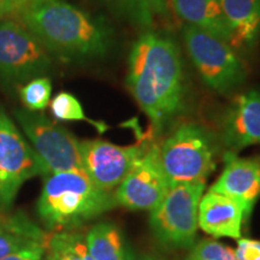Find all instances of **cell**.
<instances>
[{
    "mask_svg": "<svg viewBox=\"0 0 260 260\" xmlns=\"http://www.w3.org/2000/svg\"><path fill=\"white\" fill-rule=\"evenodd\" d=\"M126 87L157 129L184 107L186 83L181 51L172 39L147 31L128 57Z\"/></svg>",
    "mask_w": 260,
    "mask_h": 260,
    "instance_id": "1",
    "label": "cell"
},
{
    "mask_svg": "<svg viewBox=\"0 0 260 260\" xmlns=\"http://www.w3.org/2000/svg\"><path fill=\"white\" fill-rule=\"evenodd\" d=\"M17 15L42 46L59 56L100 57L110 48L109 27L65 0H29Z\"/></svg>",
    "mask_w": 260,
    "mask_h": 260,
    "instance_id": "2",
    "label": "cell"
},
{
    "mask_svg": "<svg viewBox=\"0 0 260 260\" xmlns=\"http://www.w3.org/2000/svg\"><path fill=\"white\" fill-rule=\"evenodd\" d=\"M117 205L115 195L96 187L83 171L46 175L38 214L48 229H67L95 218Z\"/></svg>",
    "mask_w": 260,
    "mask_h": 260,
    "instance_id": "3",
    "label": "cell"
},
{
    "mask_svg": "<svg viewBox=\"0 0 260 260\" xmlns=\"http://www.w3.org/2000/svg\"><path fill=\"white\" fill-rule=\"evenodd\" d=\"M155 148L170 187L206 182L216 169L214 140L209 130L198 123L177 125Z\"/></svg>",
    "mask_w": 260,
    "mask_h": 260,
    "instance_id": "4",
    "label": "cell"
},
{
    "mask_svg": "<svg viewBox=\"0 0 260 260\" xmlns=\"http://www.w3.org/2000/svg\"><path fill=\"white\" fill-rule=\"evenodd\" d=\"M182 34L188 56L207 87L228 94L245 82V64L226 41L190 24L184 25Z\"/></svg>",
    "mask_w": 260,
    "mask_h": 260,
    "instance_id": "5",
    "label": "cell"
},
{
    "mask_svg": "<svg viewBox=\"0 0 260 260\" xmlns=\"http://www.w3.org/2000/svg\"><path fill=\"white\" fill-rule=\"evenodd\" d=\"M206 182L180 183L169 188L160 203L149 211V226L161 245L172 248L194 246L198 210Z\"/></svg>",
    "mask_w": 260,
    "mask_h": 260,
    "instance_id": "6",
    "label": "cell"
},
{
    "mask_svg": "<svg viewBox=\"0 0 260 260\" xmlns=\"http://www.w3.org/2000/svg\"><path fill=\"white\" fill-rule=\"evenodd\" d=\"M15 117L44 162L47 175L60 171H83L80 141L69 130L38 111L17 110Z\"/></svg>",
    "mask_w": 260,
    "mask_h": 260,
    "instance_id": "7",
    "label": "cell"
},
{
    "mask_svg": "<svg viewBox=\"0 0 260 260\" xmlns=\"http://www.w3.org/2000/svg\"><path fill=\"white\" fill-rule=\"evenodd\" d=\"M37 175H47L44 162L0 109V212L12 206L24 182Z\"/></svg>",
    "mask_w": 260,
    "mask_h": 260,
    "instance_id": "8",
    "label": "cell"
},
{
    "mask_svg": "<svg viewBox=\"0 0 260 260\" xmlns=\"http://www.w3.org/2000/svg\"><path fill=\"white\" fill-rule=\"evenodd\" d=\"M51 60L42 46L22 22L0 19V77L25 81L45 73Z\"/></svg>",
    "mask_w": 260,
    "mask_h": 260,
    "instance_id": "9",
    "label": "cell"
},
{
    "mask_svg": "<svg viewBox=\"0 0 260 260\" xmlns=\"http://www.w3.org/2000/svg\"><path fill=\"white\" fill-rule=\"evenodd\" d=\"M170 184L159 162L155 145L146 147L117 187V205L129 210L152 211L168 193Z\"/></svg>",
    "mask_w": 260,
    "mask_h": 260,
    "instance_id": "10",
    "label": "cell"
},
{
    "mask_svg": "<svg viewBox=\"0 0 260 260\" xmlns=\"http://www.w3.org/2000/svg\"><path fill=\"white\" fill-rule=\"evenodd\" d=\"M146 146H118L104 140L80 141L83 172L100 189L110 191L122 183Z\"/></svg>",
    "mask_w": 260,
    "mask_h": 260,
    "instance_id": "11",
    "label": "cell"
},
{
    "mask_svg": "<svg viewBox=\"0 0 260 260\" xmlns=\"http://www.w3.org/2000/svg\"><path fill=\"white\" fill-rule=\"evenodd\" d=\"M225 167L210 191L237 201L248 217L260 197V158H240L236 152L224 155Z\"/></svg>",
    "mask_w": 260,
    "mask_h": 260,
    "instance_id": "12",
    "label": "cell"
},
{
    "mask_svg": "<svg viewBox=\"0 0 260 260\" xmlns=\"http://www.w3.org/2000/svg\"><path fill=\"white\" fill-rule=\"evenodd\" d=\"M222 141L232 152L260 144L259 90H248L234 99L224 117Z\"/></svg>",
    "mask_w": 260,
    "mask_h": 260,
    "instance_id": "13",
    "label": "cell"
},
{
    "mask_svg": "<svg viewBox=\"0 0 260 260\" xmlns=\"http://www.w3.org/2000/svg\"><path fill=\"white\" fill-rule=\"evenodd\" d=\"M245 218L242 206L232 198L210 190L201 197L198 224L211 236L240 239Z\"/></svg>",
    "mask_w": 260,
    "mask_h": 260,
    "instance_id": "14",
    "label": "cell"
},
{
    "mask_svg": "<svg viewBox=\"0 0 260 260\" xmlns=\"http://www.w3.org/2000/svg\"><path fill=\"white\" fill-rule=\"evenodd\" d=\"M235 50H252L260 38V0H218Z\"/></svg>",
    "mask_w": 260,
    "mask_h": 260,
    "instance_id": "15",
    "label": "cell"
},
{
    "mask_svg": "<svg viewBox=\"0 0 260 260\" xmlns=\"http://www.w3.org/2000/svg\"><path fill=\"white\" fill-rule=\"evenodd\" d=\"M172 5L187 24L210 32L229 44L230 32L218 0H172Z\"/></svg>",
    "mask_w": 260,
    "mask_h": 260,
    "instance_id": "16",
    "label": "cell"
},
{
    "mask_svg": "<svg viewBox=\"0 0 260 260\" xmlns=\"http://www.w3.org/2000/svg\"><path fill=\"white\" fill-rule=\"evenodd\" d=\"M46 235L23 216H0V260L32 243H46Z\"/></svg>",
    "mask_w": 260,
    "mask_h": 260,
    "instance_id": "17",
    "label": "cell"
},
{
    "mask_svg": "<svg viewBox=\"0 0 260 260\" xmlns=\"http://www.w3.org/2000/svg\"><path fill=\"white\" fill-rule=\"evenodd\" d=\"M94 260H128V245L115 224L99 223L86 235Z\"/></svg>",
    "mask_w": 260,
    "mask_h": 260,
    "instance_id": "18",
    "label": "cell"
},
{
    "mask_svg": "<svg viewBox=\"0 0 260 260\" xmlns=\"http://www.w3.org/2000/svg\"><path fill=\"white\" fill-rule=\"evenodd\" d=\"M45 254L46 260H94L86 236L73 232H58L48 237Z\"/></svg>",
    "mask_w": 260,
    "mask_h": 260,
    "instance_id": "19",
    "label": "cell"
},
{
    "mask_svg": "<svg viewBox=\"0 0 260 260\" xmlns=\"http://www.w3.org/2000/svg\"><path fill=\"white\" fill-rule=\"evenodd\" d=\"M109 5L124 16L125 19L140 27L148 28L153 23L155 11H160L159 0H105Z\"/></svg>",
    "mask_w": 260,
    "mask_h": 260,
    "instance_id": "20",
    "label": "cell"
},
{
    "mask_svg": "<svg viewBox=\"0 0 260 260\" xmlns=\"http://www.w3.org/2000/svg\"><path fill=\"white\" fill-rule=\"evenodd\" d=\"M52 115L58 121H84L95 126L99 133H104L107 129L105 123L93 121L84 115L82 105L77 98L71 93L60 92L52 99L50 105Z\"/></svg>",
    "mask_w": 260,
    "mask_h": 260,
    "instance_id": "21",
    "label": "cell"
},
{
    "mask_svg": "<svg viewBox=\"0 0 260 260\" xmlns=\"http://www.w3.org/2000/svg\"><path fill=\"white\" fill-rule=\"evenodd\" d=\"M52 83L47 77H37L19 89L21 100L29 111H42L51 102Z\"/></svg>",
    "mask_w": 260,
    "mask_h": 260,
    "instance_id": "22",
    "label": "cell"
},
{
    "mask_svg": "<svg viewBox=\"0 0 260 260\" xmlns=\"http://www.w3.org/2000/svg\"><path fill=\"white\" fill-rule=\"evenodd\" d=\"M190 254L199 260H239L233 248L212 239H205L194 245Z\"/></svg>",
    "mask_w": 260,
    "mask_h": 260,
    "instance_id": "23",
    "label": "cell"
},
{
    "mask_svg": "<svg viewBox=\"0 0 260 260\" xmlns=\"http://www.w3.org/2000/svg\"><path fill=\"white\" fill-rule=\"evenodd\" d=\"M45 252H46V243H32L11 253L3 260H44Z\"/></svg>",
    "mask_w": 260,
    "mask_h": 260,
    "instance_id": "24",
    "label": "cell"
},
{
    "mask_svg": "<svg viewBox=\"0 0 260 260\" xmlns=\"http://www.w3.org/2000/svg\"><path fill=\"white\" fill-rule=\"evenodd\" d=\"M235 252L239 260H260V241L239 239Z\"/></svg>",
    "mask_w": 260,
    "mask_h": 260,
    "instance_id": "25",
    "label": "cell"
},
{
    "mask_svg": "<svg viewBox=\"0 0 260 260\" xmlns=\"http://www.w3.org/2000/svg\"><path fill=\"white\" fill-rule=\"evenodd\" d=\"M28 2L29 0H2L8 16L12 14H18V12L24 8Z\"/></svg>",
    "mask_w": 260,
    "mask_h": 260,
    "instance_id": "26",
    "label": "cell"
},
{
    "mask_svg": "<svg viewBox=\"0 0 260 260\" xmlns=\"http://www.w3.org/2000/svg\"><path fill=\"white\" fill-rule=\"evenodd\" d=\"M128 260H159L148 254H135L128 248Z\"/></svg>",
    "mask_w": 260,
    "mask_h": 260,
    "instance_id": "27",
    "label": "cell"
},
{
    "mask_svg": "<svg viewBox=\"0 0 260 260\" xmlns=\"http://www.w3.org/2000/svg\"><path fill=\"white\" fill-rule=\"evenodd\" d=\"M8 16V14H6L5 9H4V5H3L2 0H0V19H3L4 17H6Z\"/></svg>",
    "mask_w": 260,
    "mask_h": 260,
    "instance_id": "28",
    "label": "cell"
},
{
    "mask_svg": "<svg viewBox=\"0 0 260 260\" xmlns=\"http://www.w3.org/2000/svg\"><path fill=\"white\" fill-rule=\"evenodd\" d=\"M184 260H199V259H198V258H195V256H194V255H191V254H189V255H188V256H187V258H186V259H184Z\"/></svg>",
    "mask_w": 260,
    "mask_h": 260,
    "instance_id": "29",
    "label": "cell"
},
{
    "mask_svg": "<svg viewBox=\"0 0 260 260\" xmlns=\"http://www.w3.org/2000/svg\"><path fill=\"white\" fill-rule=\"evenodd\" d=\"M159 2H160V3H161V0H159Z\"/></svg>",
    "mask_w": 260,
    "mask_h": 260,
    "instance_id": "30",
    "label": "cell"
}]
</instances>
